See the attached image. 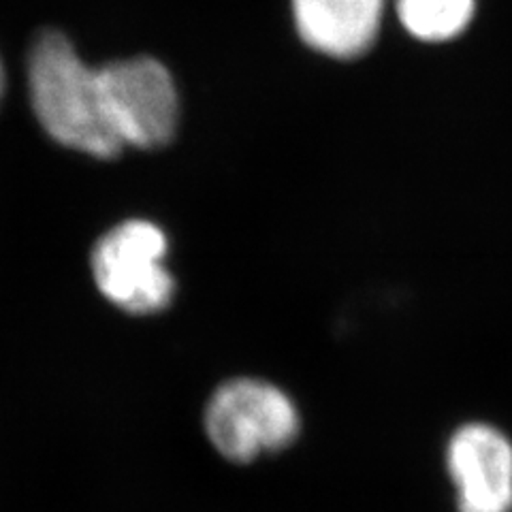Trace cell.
<instances>
[{
	"label": "cell",
	"instance_id": "277c9868",
	"mask_svg": "<svg viewBox=\"0 0 512 512\" xmlns=\"http://www.w3.org/2000/svg\"><path fill=\"white\" fill-rule=\"evenodd\" d=\"M167 237L148 220H128L107 231L92 250V278L101 295L131 314L165 310L175 282L165 267Z\"/></svg>",
	"mask_w": 512,
	"mask_h": 512
},
{
	"label": "cell",
	"instance_id": "7a4b0ae2",
	"mask_svg": "<svg viewBox=\"0 0 512 512\" xmlns=\"http://www.w3.org/2000/svg\"><path fill=\"white\" fill-rule=\"evenodd\" d=\"M301 429L291 397L261 380H231L205 410V434L231 463H252L291 446Z\"/></svg>",
	"mask_w": 512,
	"mask_h": 512
},
{
	"label": "cell",
	"instance_id": "8992f818",
	"mask_svg": "<svg viewBox=\"0 0 512 512\" xmlns=\"http://www.w3.org/2000/svg\"><path fill=\"white\" fill-rule=\"evenodd\" d=\"M384 0H293L295 24L312 50L357 58L374 45Z\"/></svg>",
	"mask_w": 512,
	"mask_h": 512
},
{
	"label": "cell",
	"instance_id": "5b68a950",
	"mask_svg": "<svg viewBox=\"0 0 512 512\" xmlns=\"http://www.w3.org/2000/svg\"><path fill=\"white\" fill-rule=\"evenodd\" d=\"M457 512H512V442L487 423L461 425L446 444Z\"/></svg>",
	"mask_w": 512,
	"mask_h": 512
},
{
	"label": "cell",
	"instance_id": "6da1fadb",
	"mask_svg": "<svg viewBox=\"0 0 512 512\" xmlns=\"http://www.w3.org/2000/svg\"><path fill=\"white\" fill-rule=\"evenodd\" d=\"M32 116L58 146L94 158H114L124 148L103 116L96 69L88 67L67 35L45 30L26 60Z\"/></svg>",
	"mask_w": 512,
	"mask_h": 512
},
{
	"label": "cell",
	"instance_id": "ba28073f",
	"mask_svg": "<svg viewBox=\"0 0 512 512\" xmlns=\"http://www.w3.org/2000/svg\"><path fill=\"white\" fill-rule=\"evenodd\" d=\"M5 94H7V69H5L3 58H0V105L5 101Z\"/></svg>",
	"mask_w": 512,
	"mask_h": 512
},
{
	"label": "cell",
	"instance_id": "52a82bcc",
	"mask_svg": "<svg viewBox=\"0 0 512 512\" xmlns=\"http://www.w3.org/2000/svg\"><path fill=\"white\" fill-rule=\"evenodd\" d=\"M474 0H397V15L412 37L442 43L459 37L474 18Z\"/></svg>",
	"mask_w": 512,
	"mask_h": 512
},
{
	"label": "cell",
	"instance_id": "3957f363",
	"mask_svg": "<svg viewBox=\"0 0 512 512\" xmlns=\"http://www.w3.org/2000/svg\"><path fill=\"white\" fill-rule=\"evenodd\" d=\"M103 116L122 148H163L180 116L178 90L154 58L116 60L96 69Z\"/></svg>",
	"mask_w": 512,
	"mask_h": 512
}]
</instances>
